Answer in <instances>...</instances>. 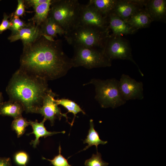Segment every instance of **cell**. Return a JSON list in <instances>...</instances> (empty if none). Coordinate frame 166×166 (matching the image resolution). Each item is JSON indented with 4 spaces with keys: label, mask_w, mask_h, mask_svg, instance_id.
Masks as SVG:
<instances>
[{
    "label": "cell",
    "mask_w": 166,
    "mask_h": 166,
    "mask_svg": "<svg viewBox=\"0 0 166 166\" xmlns=\"http://www.w3.org/2000/svg\"><path fill=\"white\" fill-rule=\"evenodd\" d=\"M23 46L19 69L28 74L48 81L65 76L73 67L61 40L42 35Z\"/></svg>",
    "instance_id": "6da1fadb"
},
{
    "label": "cell",
    "mask_w": 166,
    "mask_h": 166,
    "mask_svg": "<svg viewBox=\"0 0 166 166\" xmlns=\"http://www.w3.org/2000/svg\"><path fill=\"white\" fill-rule=\"evenodd\" d=\"M48 81L19 69L13 74L6 91L9 100L20 102L26 113H36L50 89Z\"/></svg>",
    "instance_id": "7a4b0ae2"
},
{
    "label": "cell",
    "mask_w": 166,
    "mask_h": 166,
    "mask_svg": "<svg viewBox=\"0 0 166 166\" xmlns=\"http://www.w3.org/2000/svg\"><path fill=\"white\" fill-rule=\"evenodd\" d=\"M109 30L78 25L67 32L64 37L68 43L73 47L82 46L104 51Z\"/></svg>",
    "instance_id": "3957f363"
},
{
    "label": "cell",
    "mask_w": 166,
    "mask_h": 166,
    "mask_svg": "<svg viewBox=\"0 0 166 166\" xmlns=\"http://www.w3.org/2000/svg\"><path fill=\"white\" fill-rule=\"evenodd\" d=\"M93 85L95 88V99L102 108H115L125 104L126 101L120 91L119 81L115 78L106 80L91 79L83 86Z\"/></svg>",
    "instance_id": "277c9868"
},
{
    "label": "cell",
    "mask_w": 166,
    "mask_h": 166,
    "mask_svg": "<svg viewBox=\"0 0 166 166\" xmlns=\"http://www.w3.org/2000/svg\"><path fill=\"white\" fill-rule=\"evenodd\" d=\"M81 5L77 0H54L49 17L67 33L78 25Z\"/></svg>",
    "instance_id": "5b68a950"
},
{
    "label": "cell",
    "mask_w": 166,
    "mask_h": 166,
    "mask_svg": "<svg viewBox=\"0 0 166 166\" xmlns=\"http://www.w3.org/2000/svg\"><path fill=\"white\" fill-rule=\"evenodd\" d=\"M73 47L74 53L71 59L73 67H83L91 69L112 65V61L102 50L80 46Z\"/></svg>",
    "instance_id": "8992f818"
},
{
    "label": "cell",
    "mask_w": 166,
    "mask_h": 166,
    "mask_svg": "<svg viewBox=\"0 0 166 166\" xmlns=\"http://www.w3.org/2000/svg\"><path fill=\"white\" fill-rule=\"evenodd\" d=\"M104 52L111 61L114 59H121L132 62L138 67L141 75L142 74L133 59L129 41L122 36L110 34L106 42Z\"/></svg>",
    "instance_id": "52a82bcc"
},
{
    "label": "cell",
    "mask_w": 166,
    "mask_h": 166,
    "mask_svg": "<svg viewBox=\"0 0 166 166\" xmlns=\"http://www.w3.org/2000/svg\"><path fill=\"white\" fill-rule=\"evenodd\" d=\"M78 25L104 30H110L107 17L103 16L88 3L86 5H81Z\"/></svg>",
    "instance_id": "ba28073f"
},
{
    "label": "cell",
    "mask_w": 166,
    "mask_h": 166,
    "mask_svg": "<svg viewBox=\"0 0 166 166\" xmlns=\"http://www.w3.org/2000/svg\"><path fill=\"white\" fill-rule=\"evenodd\" d=\"M57 96L50 89L44 97L42 106L38 108L36 112V113L43 116V119L46 121H49L51 126L53 125L56 119H58L60 120L62 117H65L66 121L68 122L69 118L67 113H61V108L58 107L55 101V97Z\"/></svg>",
    "instance_id": "9c48e42d"
},
{
    "label": "cell",
    "mask_w": 166,
    "mask_h": 166,
    "mask_svg": "<svg viewBox=\"0 0 166 166\" xmlns=\"http://www.w3.org/2000/svg\"><path fill=\"white\" fill-rule=\"evenodd\" d=\"M121 94L126 101L130 100H142L144 98L143 84L128 75L122 74L119 80Z\"/></svg>",
    "instance_id": "30bf717a"
},
{
    "label": "cell",
    "mask_w": 166,
    "mask_h": 166,
    "mask_svg": "<svg viewBox=\"0 0 166 166\" xmlns=\"http://www.w3.org/2000/svg\"><path fill=\"white\" fill-rule=\"evenodd\" d=\"M147 0H118L113 12L124 21L139 10L144 8Z\"/></svg>",
    "instance_id": "8fae6325"
},
{
    "label": "cell",
    "mask_w": 166,
    "mask_h": 166,
    "mask_svg": "<svg viewBox=\"0 0 166 166\" xmlns=\"http://www.w3.org/2000/svg\"><path fill=\"white\" fill-rule=\"evenodd\" d=\"M42 35L40 26L31 22L26 23L17 34L10 35L8 39L10 42L21 40L23 46L31 43Z\"/></svg>",
    "instance_id": "7c38bea8"
},
{
    "label": "cell",
    "mask_w": 166,
    "mask_h": 166,
    "mask_svg": "<svg viewBox=\"0 0 166 166\" xmlns=\"http://www.w3.org/2000/svg\"><path fill=\"white\" fill-rule=\"evenodd\" d=\"M144 9L152 22L166 23V0H147Z\"/></svg>",
    "instance_id": "4fadbf2b"
},
{
    "label": "cell",
    "mask_w": 166,
    "mask_h": 166,
    "mask_svg": "<svg viewBox=\"0 0 166 166\" xmlns=\"http://www.w3.org/2000/svg\"><path fill=\"white\" fill-rule=\"evenodd\" d=\"M107 17L109 28L112 32L113 35L122 36L124 35L134 34L138 31L113 12Z\"/></svg>",
    "instance_id": "5bb4252c"
},
{
    "label": "cell",
    "mask_w": 166,
    "mask_h": 166,
    "mask_svg": "<svg viewBox=\"0 0 166 166\" xmlns=\"http://www.w3.org/2000/svg\"><path fill=\"white\" fill-rule=\"evenodd\" d=\"M46 121L43 119L42 121L38 122L37 120L35 121H29L30 125L33 129V132L27 134L28 135L30 134H33L34 135L35 139L34 140H32L30 143V144L32 145L33 147L35 148L37 145L39 143V138L44 137L45 138L48 136H52L53 135L59 133H64L65 131L61 132H50L47 131L44 126V123Z\"/></svg>",
    "instance_id": "9a60e30c"
},
{
    "label": "cell",
    "mask_w": 166,
    "mask_h": 166,
    "mask_svg": "<svg viewBox=\"0 0 166 166\" xmlns=\"http://www.w3.org/2000/svg\"><path fill=\"white\" fill-rule=\"evenodd\" d=\"M152 22L144 8L136 12L127 22L130 26L137 30L148 27Z\"/></svg>",
    "instance_id": "2e32d148"
},
{
    "label": "cell",
    "mask_w": 166,
    "mask_h": 166,
    "mask_svg": "<svg viewBox=\"0 0 166 166\" xmlns=\"http://www.w3.org/2000/svg\"><path fill=\"white\" fill-rule=\"evenodd\" d=\"M24 111L22 105L19 102L9 100L0 104V115L8 116L14 118L22 116Z\"/></svg>",
    "instance_id": "e0dca14e"
},
{
    "label": "cell",
    "mask_w": 166,
    "mask_h": 166,
    "mask_svg": "<svg viewBox=\"0 0 166 166\" xmlns=\"http://www.w3.org/2000/svg\"><path fill=\"white\" fill-rule=\"evenodd\" d=\"M54 0H46L44 2L33 9L35 14L30 21L35 25L39 26L48 17L51 6Z\"/></svg>",
    "instance_id": "ac0fdd59"
},
{
    "label": "cell",
    "mask_w": 166,
    "mask_h": 166,
    "mask_svg": "<svg viewBox=\"0 0 166 166\" xmlns=\"http://www.w3.org/2000/svg\"><path fill=\"white\" fill-rule=\"evenodd\" d=\"M39 26L43 35L53 38L58 35L64 36L66 33L61 26L49 16Z\"/></svg>",
    "instance_id": "d6986e66"
},
{
    "label": "cell",
    "mask_w": 166,
    "mask_h": 166,
    "mask_svg": "<svg viewBox=\"0 0 166 166\" xmlns=\"http://www.w3.org/2000/svg\"><path fill=\"white\" fill-rule=\"evenodd\" d=\"M118 0H90L88 4L96 9L103 16L107 17L113 12Z\"/></svg>",
    "instance_id": "ffe728a7"
},
{
    "label": "cell",
    "mask_w": 166,
    "mask_h": 166,
    "mask_svg": "<svg viewBox=\"0 0 166 166\" xmlns=\"http://www.w3.org/2000/svg\"><path fill=\"white\" fill-rule=\"evenodd\" d=\"M90 126L88 135L83 141L84 144L87 143L88 145L80 151L85 150L93 145L96 146L97 150V146L99 144L104 145L107 143V141H104L100 139L98 132L94 128L93 120L92 119L90 120Z\"/></svg>",
    "instance_id": "44dd1931"
},
{
    "label": "cell",
    "mask_w": 166,
    "mask_h": 166,
    "mask_svg": "<svg viewBox=\"0 0 166 166\" xmlns=\"http://www.w3.org/2000/svg\"><path fill=\"white\" fill-rule=\"evenodd\" d=\"M55 101L58 105H60L68 111V113H72L74 115L73 119L71 123L72 126L74 122L76 115L80 112H81L83 114H85V112L81 108L80 106L74 101L68 99L63 98L60 99H55Z\"/></svg>",
    "instance_id": "7402d4cb"
},
{
    "label": "cell",
    "mask_w": 166,
    "mask_h": 166,
    "mask_svg": "<svg viewBox=\"0 0 166 166\" xmlns=\"http://www.w3.org/2000/svg\"><path fill=\"white\" fill-rule=\"evenodd\" d=\"M29 125V121L21 116L14 118L12 123L11 127L16 133L17 137H19L24 134L26 128Z\"/></svg>",
    "instance_id": "603a6c76"
},
{
    "label": "cell",
    "mask_w": 166,
    "mask_h": 166,
    "mask_svg": "<svg viewBox=\"0 0 166 166\" xmlns=\"http://www.w3.org/2000/svg\"><path fill=\"white\" fill-rule=\"evenodd\" d=\"M11 26L10 30L11 31V35H14L18 33L26 25V23L21 19L19 17L12 13L10 16Z\"/></svg>",
    "instance_id": "cb8c5ba5"
},
{
    "label": "cell",
    "mask_w": 166,
    "mask_h": 166,
    "mask_svg": "<svg viewBox=\"0 0 166 166\" xmlns=\"http://www.w3.org/2000/svg\"><path fill=\"white\" fill-rule=\"evenodd\" d=\"M85 166H107L109 163L103 160L101 154L97 152L96 154H93L92 157L85 161Z\"/></svg>",
    "instance_id": "d4e9b609"
},
{
    "label": "cell",
    "mask_w": 166,
    "mask_h": 166,
    "mask_svg": "<svg viewBox=\"0 0 166 166\" xmlns=\"http://www.w3.org/2000/svg\"><path fill=\"white\" fill-rule=\"evenodd\" d=\"M59 154L55 156L52 160L42 157L43 160H46L50 162L51 164L53 166H72L69 164L67 159H66L61 154V145L59 147Z\"/></svg>",
    "instance_id": "484cf974"
},
{
    "label": "cell",
    "mask_w": 166,
    "mask_h": 166,
    "mask_svg": "<svg viewBox=\"0 0 166 166\" xmlns=\"http://www.w3.org/2000/svg\"><path fill=\"white\" fill-rule=\"evenodd\" d=\"M14 160L16 164L18 165L26 166L29 160V156L26 152L19 151L14 154Z\"/></svg>",
    "instance_id": "4316f807"
},
{
    "label": "cell",
    "mask_w": 166,
    "mask_h": 166,
    "mask_svg": "<svg viewBox=\"0 0 166 166\" xmlns=\"http://www.w3.org/2000/svg\"><path fill=\"white\" fill-rule=\"evenodd\" d=\"M18 5L15 11L13 13L14 15L18 17H23L25 12L26 7L23 0H18Z\"/></svg>",
    "instance_id": "83f0119b"
},
{
    "label": "cell",
    "mask_w": 166,
    "mask_h": 166,
    "mask_svg": "<svg viewBox=\"0 0 166 166\" xmlns=\"http://www.w3.org/2000/svg\"><path fill=\"white\" fill-rule=\"evenodd\" d=\"M3 18L0 24V34L8 29H10L11 26L10 22L8 20L10 16L7 15L6 13L3 14Z\"/></svg>",
    "instance_id": "f1b7e54d"
},
{
    "label": "cell",
    "mask_w": 166,
    "mask_h": 166,
    "mask_svg": "<svg viewBox=\"0 0 166 166\" xmlns=\"http://www.w3.org/2000/svg\"><path fill=\"white\" fill-rule=\"evenodd\" d=\"M46 0H24L25 5L27 7H32L33 8L44 2Z\"/></svg>",
    "instance_id": "f546056e"
},
{
    "label": "cell",
    "mask_w": 166,
    "mask_h": 166,
    "mask_svg": "<svg viewBox=\"0 0 166 166\" xmlns=\"http://www.w3.org/2000/svg\"><path fill=\"white\" fill-rule=\"evenodd\" d=\"M0 166H12L10 159L9 157H0Z\"/></svg>",
    "instance_id": "4dcf8cb0"
},
{
    "label": "cell",
    "mask_w": 166,
    "mask_h": 166,
    "mask_svg": "<svg viewBox=\"0 0 166 166\" xmlns=\"http://www.w3.org/2000/svg\"><path fill=\"white\" fill-rule=\"evenodd\" d=\"M3 102V97L2 93L0 92V104Z\"/></svg>",
    "instance_id": "1f68e13d"
}]
</instances>
